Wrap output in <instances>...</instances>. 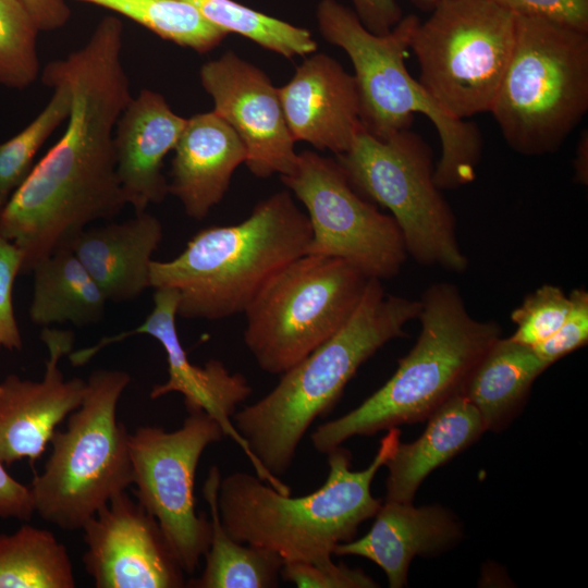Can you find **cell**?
<instances>
[{
    "label": "cell",
    "mask_w": 588,
    "mask_h": 588,
    "mask_svg": "<svg viewBox=\"0 0 588 588\" xmlns=\"http://www.w3.org/2000/svg\"><path fill=\"white\" fill-rule=\"evenodd\" d=\"M369 531L359 539L339 543L334 555H355L377 564L391 588L407 584L415 556H431L452 548L462 538L454 516L440 505L414 506L384 501Z\"/></svg>",
    "instance_id": "obj_20"
},
{
    "label": "cell",
    "mask_w": 588,
    "mask_h": 588,
    "mask_svg": "<svg viewBox=\"0 0 588 588\" xmlns=\"http://www.w3.org/2000/svg\"><path fill=\"white\" fill-rule=\"evenodd\" d=\"M419 311V299L390 294L380 280L368 279L346 323L280 375L270 392L234 414V427L258 465L272 476L284 475L311 424L334 407L367 359L406 335V323Z\"/></svg>",
    "instance_id": "obj_2"
},
{
    "label": "cell",
    "mask_w": 588,
    "mask_h": 588,
    "mask_svg": "<svg viewBox=\"0 0 588 588\" xmlns=\"http://www.w3.org/2000/svg\"><path fill=\"white\" fill-rule=\"evenodd\" d=\"M221 473L210 467L203 493L209 506L211 538L199 577L187 581L194 588H272L279 586L284 561L275 553L234 540L222 525L218 509Z\"/></svg>",
    "instance_id": "obj_26"
},
{
    "label": "cell",
    "mask_w": 588,
    "mask_h": 588,
    "mask_svg": "<svg viewBox=\"0 0 588 588\" xmlns=\"http://www.w3.org/2000/svg\"><path fill=\"white\" fill-rule=\"evenodd\" d=\"M194 7L211 25L253 40L287 59L314 53L317 44L306 28L292 25L234 0H180Z\"/></svg>",
    "instance_id": "obj_29"
},
{
    "label": "cell",
    "mask_w": 588,
    "mask_h": 588,
    "mask_svg": "<svg viewBox=\"0 0 588 588\" xmlns=\"http://www.w3.org/2000/svg\"><path fill=\"white\" fill-rule=\"evenodd\" d=\"M223 437L220 424L204 412L189 413L171 432L142 426L130 433L136 500L157 519L187 575L196 572L211 538L210 519L195 507L196 469L204 451Z\"/></svg>",
    "instance_id": "obj_13"
},
{
    "label": "cell",
    "mask_w": 588,
    "mask_h": 588,
    "mask_svg": "<svg viewBox=\"0 0 588 588\" xmlns=\"http://www.w3.org/2000/svg\"><path fill=\"white\" fill-rule=\"evenodd\" d=\"M387 431L364 469H352L351 452L342 445L331 450L324 483L306 495L283 494L243 471L221 477L218 509L223 527L234 540L271 551L284 563L332 561L335 546L354 539L381 505L371 483L401 434L397 427Z\"/></svg>",
    "instance_id": "obj_3"
},
{
    "label": "cell",
    "mask_w": 588,
    "mask_h": 588,
    "mask_svg": "<svg viewBox=\"0 0 588 588\" xmlns=\"http://www.w3.org/2000/svg\"><path fill=\"white\" fill-rule=\"evenodd\" d=\"M281 577L298 588H375L378 583L359 568L332 561L323 564L287 562Z\"/></svg>",
    "instance_id": "obj_33"
},
{
    "label": "cell",
    "mask_w": 588,
    "mask_h": 588,
    "mask_svg": "<svg viewBox=\"0 0 588 588\" xmlns=\"http://www.w3.org/2000/svg\"><path fill=\"white\" fill-rule=\"evenodd\" d=\"M360 23L375 35L388 34L403 17L396 0H351ZM420 10L431 12L444 0H412Z\"/></svg>",
    "instance_id": "obj_37"
},
{
    "label": "cell",
    "mask_w": 588,
    "mask_h": 588,
    "mask_svg": "<svg viewBox=\"0 0 588 588\" xmlns=\"http://www.w3.org/2000/svg\"><path fill=\"white\" fill-rule=\"evenodd\" d=\"M33 16L39 32H52L63 27L71 10L65 0H21Z\"/></svg>",
    "instance_id": "obj_39"
},
{
    "label": "cell",
    "mask_w": 588,
    "mask_h": 588,
    "mask_svg": "<svg viewBox=\"0 0 588 588\" xmlns=\"http://www.w3.org/2000/svg\"><path fill=\"white\" fill-rule=\"evenodd\" d=\"M30 320L39 326L71 322L77 327L102 320L108 301L69 245L35 265Z\"/></svg>",
    "instance_id": "obj_25"
},
{
    "label": "cell",
    "mask_w": 588,
    "mask_h": 588,
    "mask_svg": "<svg viewBox=\"0 0 588 588\" xmlns=\"http://www.w3.org/2000/svg\"><path fill=\"white\" fill-rule=\"evenodd\" d=\"M323 38L350 57L359 97V118L370 135L385 139L408 130L415 113L426 115L438 131L441 156L433 181L440 191L471 183L480 162L483 139L478 126L448 114L412 77L405 56L419 24L407 15L385 35L370 33L350 8L321 0L316 11Z\"/></svg>",
    "instance_id": "obj_6"
},
{
    "label": "cell",
    "mask_w": 588,
    "mask_h": 588,
    "mask_svg": "<svg viewBox=\"0 0 588 588\" xmlns=\"http://www.w3.org/2000/svg\"><path fill=\"white\" fill-rule=\"evenodd\" d=\"M177 301L176 291L156 289L154 307L143 323L113 336L102 338L94 346L70 353V362L73 366H82L112 343L136 334L152 336L166 352L169 377L164 383L154 385L150 397L158 399L172 392L182 394L187 413L204 412L217 420L224 434L233 439L244 451L261 480L283 494L291 493L289 486L258 465L245 440L231 421L237 407L253 392L247 379L240 372H231L218 359H210L203 366L189 362L175 326Z\"/></svg>",
    "instance_id": "obj_14"
},
{
    "label": "cell",
    "mask_w": 588,
    "mask_h": 588,
    "mask_svg": "<svg viewBox=\"0 0 588 588\" xmlns=\"http://www.w3.org/2000/svg\"><path fill=\"white\" fill-rule=\"evenodd\" d=\"M571 309L569 295L554 284H543L528 293L511 313L515 332L511 340L534 347L550 338Z\"/></svg>",
    "instance_id": "obj_32"
},
{
    "label": "cell",
    "mask_w": 588,
    "mask_h": 588,
    "mask_svg": "<svg viewBox=\"0 0 588 588\" xmlns=\"http://www.w3.org/2000/svg\"><path fill=\"white\" fill-rule=\"evenodd\" d=\"M40 339L48 350L42 379L11 373L0 382V461L5 465L40 457L57 426L85 395L86 380L65 379L59 365L73 348V333L45 328Z\"/></svg>",
    "instance_id": "obj_17"
},
{
    "label": "cell",
    "mask_w": 588,
    "mask_h": 588,
    "mask_svg": "<svg viewBox=\"0 0 588 588\" xmlns=\"http://www.w3.org/2000/svg\"><path fill=\"white\" fill-rule=\"evenodd\" d=\"M22 267V252L0 233V351H21L23 347L13 307L14 281Z\"/></svg>",
    "instance_id": "obj_35"
},
{
    "label": "cell",
    "mask_w": 588,
    "mask_h": 588,
    "mask_svg": "<svg viewBox=\"0 0 588 588\" xmlns=\"http://www.w3.org/2000/svg\"><path fill=\"white\" fill-rule=\"evenodd\" d=\"M173 150L169 194L182 203L187 217L201 220L224 197L234 171L245 163L246 148L212 110L186 120Z\"/></svg>",
    "instance_id": "obj_21"
},
{
    "label": "cell",
    "mask_w": 588,
    "mask_h": 588,
    "mask_svg": "<svg viewBox=\"0 0 588 588\" xmlns=\"http://www.w3.org/2000/svg\"><path fill=\"white\" fill-rule=\"evenodd\" d=\"M515 15L551 20L588 33V0H490Z\"/></svg>",
    "instance_id": "obj_36"
},
{
    "label": "cell",
    "mask_w": 588,
    "mask_h": 588,
    "mask_svg": "<svg viewBox=\"0 0 588 588\" xmlns=\"http://www.w3.org/2000/svg\"><path fill=\"white\" fill-rule=\"evenodd\" d=\"M82 562L97 588H183L185 572L159 523L126 491L82 527Z\"/></svg>",
    "instance_id": "obj_15"
},
{
    "label": "cell",
    "mask_w": 588,
    "mask_h": 588,
    "mask_svg": "<svg viewBox=\"0 0 588 588\" xmlns=\"http://www.w3.org/2000/svg\"><path fill=\"white\" fill-rule=\"evenodd\" d=\"M86 382L82 404L69 415L66 429L53 432L51 453L29 486L35 512L68 531L82 529L134 480L130 433L117 416L131 377L98 369Z\"/></svg>",
    "instance_id": "obj_8"
},
{
    "label": "cell",
    "mask_w": 588,
    "mask_h": 588,
    "mask_svg": "<svg viewBox=\"0 0 588 588\" xmlns=\"http://www.w3.org/2000/svg\"><path fill=\"white\" fill-rule=\"evenodd\" d=\"M368 278L348 262L305 254L278 271L244 311V343L258 367L282 375L350 319Z\"/></svg>",
    "instance_id": "obj_10"
},
{
    "label": "cell",
    "mask_w": 588,
    "mask_h": 588,
    "mask_svg": "<svg viewBox=\"0 0 588 588\" xmlns=\"http://www.w3.org/2000/svg\"><path fill=\"white\" fill-rule=\"evenodd\" d=\"M336 161L359 195L390 210L416 262L467 269L454 212L433 181L432 149L419 134L408 128L379 139L363 128Z\"/></svg>",
    "instance_id": "obj_9"
},
{
    "label": "cell",
    "mask_w": 588,
    "mask_h": 588,
    "mask_svg": "<svg viewBox=\"0 0 588 588\" xmlns=\"http://www.w3.org/2000/svg\"><path fill=\"white\" fill-rule=\"evenodd\" d=\"M122 44V22L107 15L83 47L44 68L68 83L72 106L62 136L0 210V233L21 249L22 273L127 205L113 146L115 124L132 99Z\"/></svg>",
    "instance_id": "obj_1"
},
{
    "label": "cell",
    "mask_w": 588,
    "mask_h": 588,
    "mask_svg": "<svg viewBox=\"0 0 588 588\" xmlns=\"http://www.w3.org/2000/svg\"><path fill=\"white\" fill-rule=\"evenodd\" d=\"M186 120L150 89H142L122 111L113 133L115 170L135 212L161 203L169 194L163 160L174 149Z\"/></svg>",
    "instance_id": "obj_19"
},
{
    "label": "cell",
    "mask_w": 588,
    "mask_h": 588,
    "mask_svg": "<svg viewBox=\"0 0 588 588\" xmlns=\"http://www.w3.org/2000/svg\"><path fill=\"white\" fill-rule=\"evenodd\" d=\"M515 16L514 49L489 112L512 150L550 155L588 111V33Z\"/></svg>",
    "instance_id": "obj_7"
},
{
    "label": "cell",
    "mask_w": 588,
    "mask_h": 588,
    "mask_svg": "<svg viewBox=\"0 0 588 588\" xmlns=\"http://www.w3.org/2000/svg\"><path fill=\"white\" fill-rule=\"evenodd\" d=\"M421 328L393 376L360 405L318 426L310 436L328 454L346 440L428 419L462 389L480 358L501 338L495 320L471 316L458 287L430 284L420 296Z\"/></svg>",
    "instance_id": "obj_5"
},
{
    "label": "cell",
    "mask_w": 588,
    "mask_h": 588,
    "mask_svg": "<svg viewBox=\"0 0 588 588\" xmlns=\"http://www.w3.org/2000/svg\"><path fill=\"white\" fill-rule=\"evenodd\" d=\"M550 366L532 347L500 338L474 367L461 394L477 409L485 429L497 431L514 417L534 381Z\"/></svg>",
    "instance_id": "obj_24"
},
{
    "label": "cell",
    "mask_w": 588,
    "mask_h": 588,
    "mask_svg": "<svg viewBox=\"0 0 588 588\" xmlns=\"http://www.w3.org/2000/svg\"><path fill=\"white\" fill-rule=\"evenodd\" d=\"M310 240L307 215L290 191H281L242 222L198 231L175 258L152 259L150 287L176 291L181 318L215 321L244 314L278 271L306 254Z\"/></svg>",
    "instance_id": "obj_4"
},
{
    "label": "cell",
    "mask_w": 588,
    "mask_h": 588,
    "mask_svg": "<svg viewBox=\"0 0 588 588\" xmlns=\"http://www.w3.org/2000/svg\"><path fill=\"white\" fill-rule=\"evenodd\" d=\"M34 512L29 487L11 477L0 461V517L28 520Z\"/></svg>",
    "instance_id": "obj_38"
},
{
    "label": "cell",
    "mask_w": 588,
    "mask_h": 588,
    "mask_svg": "<svg viewBox=\"0 0 588 588\" xmlns=\"http://www.w3.org/2000/svg\"><path fill=\"white\" fill-rule=\"evenodd\" d=\"M278 93L295 142L341 155L363 130L355 77L326 53L306 58Z\"/></svg>",
    "instance_id": "obj_18"
},
{
    "label": "cell",
    "mask_w": 588,
    "mask_h": 588,
    "mask_svg": "<svg viewBox=\"0 0 588 588\" xmlns=\"http://www.w3.org/2000/svg\"><path fill=\"white\" fill-rule=\"evenodd\" d=\"M568 295L571 309L561 327L550 338L532 347L535 353L550 365L588 342V292L578 287Z\"/></svg>",
    "instance_id": "obj_34"
},
{
    "label": "cell",
    "mask_w": 588,
    "mask_h": 588,
    "mask_svg": "<svg viewBox=\"0 0 588 588\" xmlns=\"http://www.w3.org/2000/svg\"><path fill=\"white\" fill-rule=\"evenodd\" d=\"M574 164V181L581 185L588 184V133L585 130L578 140Z\"/></svg>",
    "instance_id": "obj_40"
},
{
    "label": "cell",
    "mask_w": 588,
    "mask_h": 588,
    "mask_svg": "<svg viewBox=\"0 0 588 588\" xmlns=\"http://www.w3.org/2000/svg\"><path fill=\"white\" fill-rule=\"evenodd\" d=\"M486 431L473 404L456 394L428 418L418 439L399 442L388 467L385 501L412 503L427 476L473 444Z\"/></svg>",
    "instance_id": "obj_23"
},
{
    "label": "cell",
    "mask_w": 588,
    "mask_h": 588,
    "mask_svg": "<svg viewBox=\"0 0 588 588\" xmlns=\"http://www.w3.org/2000/svg\"><path fill=\"white\" fill-rule=\"evenodd\" d=\"M68 549L52 532L23 525L0 535V588H74Z\"/></svg>",
    "instance_id": "obj_27"
},
{
    "label": "cell",
    "mask_w": 588,
    "mask_h": 588,
    "mask_svg": "<svg viewBox=\"0 0 588 588\" xmlns=\"http://www.w3.org/2000/svg\"><path fill=\"white\" fill-rule=\"evenodd\" d=\"M199 77L213 111L243 142L248 170L260 179L290 173L297 160L295 140L267 74L230 50L204 63Z\"/></svg>",
    "instance_id": "obj_16"
},
{
    "label": "cell",
    "mask_w": 588,
    "mask_h": 588,
    "mask_svg": "<svg viewBox=\"0 0 588 588\" xmlns=\"http://www.w3.org/2000/svg\"><path fill=\"white\" fill-rule=\"evenodd\" d=\"M123 15L164 40L206 53L226 33L207 22L191 4L180 0H76Z\"/></svg>",
    "instance_id": "obj_28"
},
{
    "label": "cell",
    "mask_w": 588,
    "mask_h": 588,
    "mask_svg": "<svg viewBox=\"0 0 588 588\" xmlns=\"http://www.w3.org/2000/svg\"><path fill=\"white\" fill-rule=\"evenodd\" d=\"M515 37V14L490 0H444L411 39L418 82L455 119L488 112Z\"/></svg>",
    "instance_id": "obj_11"
},
{
    "label": "cell",
    "mask_w": 588,
    "mask_h": 588,
    "mask_svg": "<svg viewBox=\"0 0 588 588\" xmlns=\"http://www.w3.org/2000/svg\"><path fill=\"white\" fill-rule=\"evenodd\" d=\"M41 81L53 88L50 100L25 128L0 144V210L30 172L40 147L71 111L72 91L68 83L45 73Z\"/></svg>",
    "instance_id": "obj_30"
},
{
    "label": "cell",
    "mask_w": 588,
    "mask_h": 588,
    "mask_svg": "<svg viewBox=\"0 0 588 588\" xmlns=\"http://www.w3.org/2000/svg\"><path fill=\"white\" fill-rule=\"evenodd\" d=\"M162 237L161 222L145 210L123 222L85 228L69 246L108 301L126 302L150 287L151 256Z\"/></svg>",
    "instance_id": "obj_22"
},
{
    "label": "cell",
    "mask_w": 588,
    "mask_h": 588,
    "mask_svg": "<svg viewBox=\"0 0 588 588\" xmlns=\"http://www.w3.org/2000/svg\"><path fill=\"white\" fill-rule=\"evenodd\" d=\"M280 179L307 210L306 254L342 259L368 279L400 272L408 255L399 225L354 189L336 160L304 150Z\"/></svg>",
    "instance_id": "obj_12"
},
{
    "label": "cell",
    "mask_w": 588,
    "mask_h": 588,
    "mask_svg": "<svg viewBox=\"0 0 588 588\" xmlns=\"http://www.w3.org/2000/svg\"><path fill=\"white\" fill-rule=\"evenodd\" d=\"M38 32L21 0H0V84L23 89L36 81Z\"/></svg>",
    "instance_id": "obj_31"
}]
</instances>
